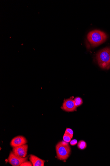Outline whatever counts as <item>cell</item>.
Here are the masks:
<instances>
[{
  "label": "cell",
  "instance_id": "obj_13",
  "mask_svg": "<svg viewBox=\"0 0 110 166\" xmlns=\"http://www.w3.org/2000/svg\"><path fill=\"white\" fill-rule=\"evenodd\" d=\"M33 166L31 162H30L26 161L23 163H22V164L20 165V166Z\"/></svg>",
  "mask_w": 110,
  "mask_h": 166
},
{
  "label": "cell",
  "instance_id": "obj_9",
  "mask_svg": "<svg viewBox=\"0 0 110 166\" xmlns=\"http://www.w3.org/2000/svg\"><path fill=\"white\" fill-rule=\"evenodd\" d=\"M77 147L80 150H84L87 147L86 143L84 141H79L78 144H77Z\"/></svg>",
  "mask_w": 110,
  "mask_h": 166
},
{
  "label": "cell",
  "instance_id": "obj_5",
  "mask_svg": "<svg viewBox=\"0 0 110 166\" xmlns=\"http://www.w3.org/2000/svg\"><path fill=\"white\" fill-rule=\"evenodd\" d=\"M28 146L27 144L13 147L12 152L14 154L22 158L26 157L28 150Z\"/></svg>",
  "mask_w": 110,
  "mask_h": 166
},
{
  "label": "cell",
  "instance_id": "obj_8",
  "mask_svg": "<svg viewBox=\"0 0 110 166\" xmlns=\"http://www.w3.org/2000/svg\"><path fill=\"white\" fill-rule=\"evenodd\" d=\"M29 160L33 166H44L45 161L33 155H30Z\"/></svg>",
  "mask_w": 110,
  "mask_h": 166
},
{
  "label": "cell",
  "instance_id": "obj_4",
  "mask_svg": "<svg viewBox=\"0 0 110 166\" xmlns=\"http://www.w3.org/2000/svg\"><path fill=\"white\" fill-rule=\"evenodd\" d=\"M28 157L22 158L19 156L15 154L13 152L10 153L8 161L10 164L13 166H19L22 163L27 161Z\"/></svg>",
  "mask_w": 110,
  "mask_h": 166
},
{
  "label": "cell",
  "instance_id": "obj_7",
  "mask_svg": "<svg viewBox=\"0 0 110 166\" xmlns=\"http://www.w3.org/2000/svg\"><path fill=\"white\" fill-rule=\"evenodd\" d=\"M26 138L22 136L15 137L11 140L10 145L13 148L26 144L27 143Z\"/></svg>",
  "mask_w": 110,
  "mask_h": 166
},
{
  "label": "cell",
  "instance_id": "obj_10",
  "mask_svg": "<svg viewBox=\"0 0 110 166\" xmlns=\"http://www.w3.org/2000/svg\"><path fill=\"white\" fill-rule=\"evenodd\" d=\"M74 101L77 107L80 106L83 103L81 98L79 97L75 98Z\"/></svg>",
  "mask_w": 110,
  "mask_h": 166
},
{
  "label": "cell",
  "instance_id": "obj_14",
  "mask_svg": "<svg viewBox=\"0 0 110 166\" xmlns=\"http://www.w3.org/2000/svg\"><path fill=\"white\" fill-rule=\"evenodd\" d=\"M77 141L76 139L72 140L70 142V144L72 146H74L77 144Z\"/></svg>",
  "mask_w": 110,
  "mask_h": 166
},
{
  "label": "cell",
  "instance_id": "obj_11",
  "mask_svg": "<svg viewBox=\"0 0 110 166\" xmlns=\"http://www.w3.org/2000/svg\"><path fill=\"white\" fill-rule=\"evenodd\" d=\"M72 138L70 136L66 133H65L63 137V139L64 141L69 143L71 141Z\"/></svg>",
  "mask_w": 110,
  "mask_h": 166
},
{
  "label": "cell",
  "instance_id": "obj_1",
  "mask_svg": "<svg viewBox=\"0 0 110 166\" xmlns=\"http://www.w3.org/2000/svg\"><path fill=\"white\" fill-rule=\"evenodd\" d=\"M87 39L92 46L97 47L103 43L107 38V34L99 30H94L89 32Z\"/></svg>",
  "mask_w": 110,
  "mask_h": 166
},
{
  "label": "cell",
  "instance_id": "obj_3",
  "mask_svg": "<svg viewBox=\"0 0 110 166\" xmlns=\"http://www.w3.org/2000/svg\"><path fill=\"white\" fill-rule=\"evenodd\" d=\"M57 158L61 160H66L70 154L71 149L68 143L64 141L59 142L56 146Z\"/></svg>",
  "mask_w": 110,
  "mask_h": 166
},
{
  "label": "cell",
  "instance_id": "obj_6",
  "mask_svg": "<svg viewBox=\"0 0 110 166\" xmlns=\"http://www.w3.org/2000/svg\"><path fill=\"white\" fill-rule=\"evenodd\" d=\"M77 107L74 100L69 99L65 100L62 105V109L67 112H73L76 110Z\"/></svg>",
  "mask_w": 110,
  "mask_h": 166
},
{
  "label": "cell",
  "instance_id": "obj_12",
  "mask_svg": "<svg viewBox=\"0 0 110 166\" xmlns=\"http://www.w3.org/2000/svg\"><path fill=\"white\" fill-rule=\"evenodd\" d=\"M65 133H67V134H68L70 136L72 139L73 137L74 134V132L73 130L72 129H70V128H67L65 132Z\"/></svg>",
  "mask_w": 110,
  "mask_h": 166
},
{
  "label": "cell",
  "instance_id": "obj_2",
  "mask_svg": "<svg viewBox=\"0 0 110 166\" xmlns=\"http://www.w3.org/2000/svg\"><path fill=\"white\" fill-rule=\"evenodd\" d=\"M99 66L103 69L110 68V48L106 47L100 51L97 55Z\"/></svg>",
  "mask_w": 110,
  "mask_h": 166
}]
</instances>
